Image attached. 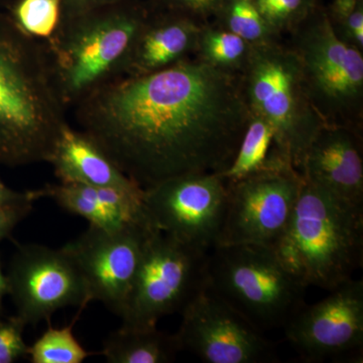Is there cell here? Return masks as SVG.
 Wrapping results in <instances>:
<instances>
[{
	"label": "cell",
	"instance_id": "6da1fadb",
	"mask_svg": "<svg viewBox=\"0 0 363 363\" xmlns=\"http://www.w3.org/2000/svg\"><path fill=\"white\" fill-rule=\"evenodd\" d=\"M73 107L79 130L142 189L172 177L225 171L248 118L240 76L193 57L118 79Z\"/></svg>",
	"mask_w": 363,
	"mask_h": 363
},
{
	"label": "cell",
	"instance_id": "7a4b0ae2",
	"mask_svg": "<svg viewBox=\"0 0 363 363\" xmlns=\"http://www.w3.org/2000/svg\"><path fill=\"white\" fill-rule=\"evenodd\" d=\"M66 114L45 40L0 16V164L48 162Z\"/></svg>",
	"mask_w": 363,
	"mask_h": 363
},
{
	"label": "cell",
	"instance_id": "3957f363",
	"mask_svg": "<svg viewBox=\"0 0 363 363\" xmlns=\"http://www.w3.org/2000/svg\"><path fill=\"white\" fill-rule=\"evenodd\" d=\"M149 13L147 2L118 0L62 16L56 32L45 44L67 108L124 77Z\"/></svg>",
	"mask_w": 363,
	"mask_h": 363
},
{
	"label": "cell",
	"instance_id": "277c9868",
	"mask_svg": "<svg viewBox=\"0 0 363 363\" xmlns=\"http://www.w3.org/2000/svg\"><path fill=\"white\" fill-rule=\"evenodd\" d=\"M272 248L307 288L329 292L362 267L363 205L341 199L302 177L292 216Z\"/></svg>",
	"mask_w": 363,
	"mask_h": 363
},
{
	"label": "cell",
	"instance_id": "5b68a950",
	"mask_svg": "<svg viewBox=\"0 0 363 363\" xmlns=\"http://www.w3.org/2000/svg\"><path fill=\"white\" fill-rule=\"evenodd\" d=\"M203 284L262 332L284 328L306 305L307 286L264 245L212 248Z\"/></svg>",
	"mask_w": 363,
	"mask_h": 363
},
{
	"label": "cell",
	"instance_id": "8992f818",
	"mask_svg": "<svg viewBox=\"0 0 363 363\" xmlns=\"http://www.w3.org/2000/svg\"><path fill=\"white\" fill-rule=\"evenodd\" d=\"M240 85L248 111L271 124L279 152L301 174L306 152L325 123L308 96L295 52L281 40L255 45Z\"/></svg>",
	"mask_w": 363,
	"mask_h": 363
},
{
	"label": "cell",
	"instance_id": "52a82bcc",
	"mask_svg": "<svg viewBox=\"0 0 363 363\" xmlns=\"http://www.w3.org/2000/svg\"><path fill=\"white\" fill-rule=\"evenodd\" d=\"M289 35L308 96L325 124L362 133L363 52L339 39L320 6Z\"/></svg>",
	"mask_w": 363,
	"mask_h": 363
},
{
	"label": "cell",
	"instance_id": "ba28073f",
	"mask_svg": "<svg viewBox=\"0 0 363 363\" xmlns=\"http://www.w3.org/2000/svg\"><path fill=\"white\" fill-rule=\"evenodd\" d=\"M207 253L157 229L145 240L121 326L152 328L162 317L180 312L204 281Z\"/></svg>",
	"mask_w": 363,
	"mask_h": 363
},
{
	"label": "cell",
	"instance_id": "9c48e42d",
	"mask_svg": "<svg viewBox=\"0 0 363 363\" xmlns=\"http://www.w3.org/2000/svg\"><path fill=\"white\" fill-rule=\"evenodd\" d=\"M228 202V186L218 174L172 177L143 189L150 225L179 242L208 253L218 242Z\"/></svg>",
	"mask_w": 363,
	"mask_h": 363
},
{
	"label": "cell",
	"instance_id": "30bf717a",
	"mask_svg": "<svg viewBox=\"0 0 363 363\" xmlns=\"http://www.w3.org/2000/svg\"><path fill=\"white\" fill-rule=\"evenodd\" d=\"M301 184L302 175L290 164L227 184L228 202L217 245L274 247L292 216Z\"/></svg>",
	"mask_w": 363,
	"mask_h": 363
},
{
	"label": "cell",
	"instance_id": "8fae6325",
	"mask_svg": "<svg viewBox=\"0 0 363 363\" xmlns=\"http://www.w3.org/2000/svg\"><path fill=\"white\" fill-rule=\"evenodd\" d=\"M6 279L16 315L26 325L49 323L59 310H84L90 303L84 281L63 247L55 250L38 243L18 245Z\"/></svg>",
	"mask_w": 363,
	"mask_h": 363
},
{
	"label": "cell",
	"instance_id": "7c38bea8",
	"mask_svg": "<svg viewBox=\"0 0 363 363\" xmlns=\"http://www.w3.org/2000/svg\"><path fill=\"white\" fill-rule=\"evenodd\" d=\"M176 336L181 350L207 363L276 362V351L262 332L206 286L191 298L181 311Z\"/></svg>",
	"mask_w": 363,
	"mask_h": 363
},
{
	"label": "cell",
	"instance_id": "4fadbf2b",
	"mask_svg": "<svg viewBox=\"0 0 363 363\" xmlns=\"http://www.w3.org/2000/svg\"><path fill=\"white\" fill-rule=\"evenodd\" d=\"M152 229L150 224L118 231L89 225L64 245L84 281L90 303L98 301L116 316H123Z\"/></svg>",
	"mask_w": 363,
	"mask_h": 363
},
{
	"label": "cell",
	"instance_id": "5bb4252c",
	"mask_svg": "<svg viewBox=\"0 0 363 363\" xmlns=\"http://www.w3.org/2000/svg\"><path fill=\"white\" fill-rule=\"evenodd\" d=\"M329 293L284 327L286 340L308 362L362 351V279H351Z\"/></svg>",
	"mask_w": 363,
	"mask_h": 363
},
{
	"label": "cell",
	"instance_id": "9a60e30c",
	"mask_svg": "<svg viewBox=\"0 0 363 363\" xmlns=\"http://www.w3.org/2000/svg\"><path fill=\"white\" fill-rule=\"evenodd\" d=\"M301 175L341 199L363 205L362 131L325 124L306 152Z\"/></svg>",
	"mask_w": 363,
	"mask_h": 363
},
{
	"label": "cell",
	"instance_id": "2e32d148",
	"mask_svg": "<svg viewBox=\"0 0 363 363\" xmlns=\"http://www.w3.org/2000/svg\"><path fill=\"white\" fill-rule=\"evenodd\" d=\"M203 23L187 14L150 6L124 77L147 75L192 58Z\"/></svg>",
	"mask_w": 363,
	"mask_h": 363
},
{
	"label": "cell",
	"instance_id": "e0dca14e",
	"mask_svg": "<svg viewBox=\"0 0 363 363\" xmlns=\"http://www.w3.org/2000/svg\"><path fill=\"white\" fill-rule=\"evenodd\" d=\"M35 193L39 199L49 198L68 213L81 217L90 226L104 230L118 231L142 224L150 225L143 209V195L70 182L47 185L35 190Z\"/></svg>",
	"mask_w": 363,
	"mask_h": 363
},
{
	"label": "cell",
	"instance_id": "ac0fdd59",
	"mask_svg": "<svg viewBox=\"0 0 363 363\" xmlns=\"http://www.w3.org/2000/svg\"><path fill=\"white\" fill-rule=\"evenodd\" d=\"M48 162L60 182L113 188L135 195L143 193L94 140L68 123L60 131Z\"/></svg>",
	"mask_w": 363,
	"mask_h": 363
},
{
	"label": "cell",
	"instance_id": "d6986e66",
	"mask_svg": "<svg viewBox=\"0 0 363 363\" xmlns=\"http://www.w3.org/2000/svg\"><path fill=\"white\" fill-rule=\"evenodd\" d=\"M181 347L176 334L152 328L121 326L105 339L100 354L108 363H168Z\"/></svg>",
	"mask_w": 363,
	"mask_h": 363
},
{
	"label": "cell",
	"instance_id": "ffe728a7",
	"mask_svg": "<svg viewBox=\"0 0 363 363\" xmlns=\"http://www.w3.org/2000/svg\"><path fill=\"white\" fill-rule=\"evenodd\" d=\"M286 164L292 166L279 152L271 124L262 117L248 111L247 125L235 157L230 166L218 175L227 184H230Z\"/></svg>",
	"mask_w": 363,
	"mask_h": 363
},
{
	"label": "cell",
	"instance_id": "44dd1931",
	"mask_svg": "<svg viewBox=\"0 0 363 363\" xmlns=\"http://www.w3.org/2000/svg\"><path fill=\"white\" fill-rule=\"evenodd\" d=\"M255 45L215 23H203L193 58L227 74L240 76Z\"/></svg>",
	"mask_w": 363,
	"mask_h": 363
},
{
	"label": "cell",
	"instance_id": "7402d4cb",
	"mask_svg": "<svg viewBox=\"0 0 363 363\" xmlns=\"http://www.w3.org/2000/svg\"><path fill=\"white\" fill-rule=\"evenodd\" d=\"M213 18L216 25L255 47L281 40L267 25L255 0H221Z\"/></svg>",
	"mask_w": 363,
	"mask_h": 363
},
{
	"label": "cell",
	"instance_id": "603a6c76",
	"mask_svg": "<svg viewBox=\"0 0 363 363\" xmlns=\"http://www.w3.org/2000/svg\"><path fill=\"white\" fill-rule=\"evenodd\" d=\"M72 322L61 328L52 325L45 329L37 340L28 346V358L32 363H82L94 353L83 347L74 334V326L82 309Z\"/></svg>",
	"mask_w": 363,
	"mask_h": 363
},
{
	"label": "cell",
	"instance_id": "cb8c5ba5",
	"mask_svg": "<svg viewBox=\"0 0 363 363\" xmlns=\"http://www.w3.org/2000/svg\"><path fill=\"white\" fill-rule=\"evenodd\" d=\"M62 0H13L11 18L26 35L50 39L61 23Z\"/></svg>",
	"mask_w": 363,
	"mask_h": 363
},
{
	"label": "cell",
	"instance_id": "d4e9b609",
	"mask_svg": "<svg viewBox=\"0 0 363 363\" xmlns=\"http://www.w3.org/2000/svg\"><path fill=\"white\" fill-rule=\"evenodd\" d=\"M276 35L292 33L319 6L318 0H255Z\"/></svg>",
	"mask_w": 363,
	"mask_h": 363
},
{
	"label": "cell",
	"instance_id": "484cf974",
	"mask_svg": "<svg viewBox=\"0 0 363 363\" xmlns=\"http://www.w3.org/2000/svg\"><path fill=\"white\" fill-rule=\"evenodd\" d=\"M28 326L20 317H0V363H13L28 357V345L23 339Z\"/></svg>",
	"mask_w": 363,
	"mask_h": 363
},
{
	"label": "cell",
	"instance_id": "4316f807",
	"mask_svg": "<svg viewBox=\"0 0 363 363\" xmlns=\"http://www.w3.org/2000/svg\"><path fill=\"white\" fill-rule=\"evenodd\" d=\"M147 4L155 9L187 14L202 23H207L210 18H214L221 0H149Z\"/></svg>",
	"mask_w": 363,
	"mask_h": 363
},
{
	"label": "cell",
	"instance_id": "83f0119b",
	"mask_svg": "<svg viewBox=\"0 0 363 363\" xmlns=\"http://www.w3.org/2000/svg\"><path fill=\"white\" fill-rule=\"evenodd\" d=\"M333 30L339 39L363 52V2Z\"/></svg>",
	"mask_w": 363,
	"mask_h": 363
},
{
	"label": "cell",
	"instance_id": "f1b7e54d",
	"mask_svg": "<svg viewBox=\"0 0 363 363\" xmlns=\"http://www.w3.org/2000/svg\"><path fill=\"white\" fill-rule=\"evenodd\" d=\"M32 201L0 206V241L9 238L14 228L30 213Z\"/></svg>",
	"mask_w": 363,
	"mask_h": 363
},
{
	"label": "cell",
	"instance_id": "f546056e",
	"mask_svg": "<svg viewBox=\"0 0 363 363\" xmlns=\"http://www.w3.org/2000/svg\"><path fill=\"white\" fill-rule=\"evenodd\" d=\"M362 2L363 0H332L330 6L326 9L332 28L341 25Z\"/></svg>",
	"mask_w": 363,
	"mask_h": 363
},
{
	"label": "cell",
	"instance_id": "4dcf8cb0",
	"mask_svg": "<svg viewBox=\"0 0 363 363\" xmlns=\"http://www.w3.org/2000/svg\"><path fill=\"white\" fill-rule=\"evenodd\" d=\"M118 0H62L63 16H69L73 14L83 13L95 7L113 4Z\"/></svg>",
	"mask_w": 363,
	"mask_h": 363
},
{
	"label": "cell",
	"instance_id": "1f68e13d",
	"mask_svg": "<svg viewBox=\"0 0 363 363\" xmlns=\"http://www.w3.org/2000/svg\"><path fill=\"white\" fill-rule=\"evenodd\" d=\"M38 196L35 191H28V192H18L13 189L7 187L6 184L0 180V206L4 205L16 204L23 202H35Z\"/></svg>",
	"mask_w": 363,
	"mask_h": 363
},
{
	"label": "cell",
	"instance_id": "d6a6232c",
	"mask_svg": "<svg viewBox=\"0 0 363 363\" xmlns=\"http://www.w3.org/2000/svg\"><path fill=\"white\" fill-rule=\"evenodd\" d=\"M6 295H7L6 274L2 272L1 264H0V317H1L2 302Z\"/></svg>",
	"mask_w": 363,
	"mask_h": 363
}]
</instances>
